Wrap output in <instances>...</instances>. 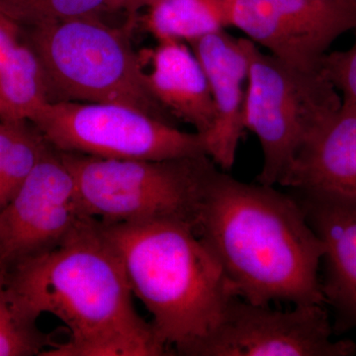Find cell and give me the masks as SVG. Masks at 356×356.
<instances>
[{
	"mask_svg": "<svg viewBox=\"0 0 356 356\" xmlns=\"http://www.w3.org/2000/svg\"><path fill=\"white\" fill-rule=\"evenodd\" d=\"M7 288L28 320L51 314L69 329V341L42 356L172 355L134 307L120 259L95 218L84 217L55 248L11 266Z\"/></svg>",
	"mask_w": 356,
	"mask_h": 356,
	"instance_id": "1",
	"label": "cell"
},
{
	"mask_svg": "<svg viewBox=\"0 0 356 356\" xmlns=\"http://www.w3.org/2000/svg\"><path fill=\"white\" fill-rule=\"evenodd\" d=\"M48 102L43 70L24 30L0 13V120L31 122Z\"/></svg>",
	"mask_w": 356,
	"mask_h": 356,
	"instance_id": "15",
	"label": "cell"
},
{
	"mask_svg": "<svg viewBox=\"0 0 356 356\" xmlns=\"http://www.w3.org/2000/svg\"><path fill=\"white\" fill-rule=\"evenodd\" d=\"M58 153L74 177L84 214L102 222L172 220L195 229L217 170L206 154L149 161Z\"/></svg>",
	"mask_w": 356,
	"mask_h": 356,
	"instance_id": "5",
	"label": "cell"
},
{
	"mask_svg": "<svg viewBox=\"0 0 356 356\" xmlns=\"http://www.w3.org/2000/svg\"><path fill=\"white\" fill-rule=\"evenodd\" d=\"M147 9L144 25L158 41L189 44L231 27L228 0H159Z\"/></svg>",
	"mask_w": 356,
	"mask_h": 356,
	"instance_id": "16",
	"label": "cell"
},
{
	"mask_svg": "<svg viewBox=\"0 0 356 356\" xmlns=\"http://www.w3.org/2000/svg\"><path fill=\"white\" fill-rule=\"evenodd\" d=\"M158 1L159 0H139L140 9L144 8V7L149 8V6H153V4Z\"/></svg>",
	"mask_w": 356,
	"mask_h": 356,
	"instance_id": "22",
	"label": "cell"
},
{
	"mask_svg": "<svg viewBox=\"0 0 356 356\" xmlns=\"http://www.w3.org/2000/svg\"><path fill=\"white\" fill-rule=\"evenodd\" d=\"M248 57L245 129L257 136L264 154L257 182L275 186L309 134L343 102L321 70L293 67L250 39Z\"/></svg>",
	"mask_w": 356,
	"mask_h": 356,
	"instance_id": "6",
	"label": "cell"
},
{
	"mask_svg": "<svg viewBox=\"0 0 356 356\" xmlns=\"http://www.w3.org/2000/svg\"><path fill=\"white\" fill-rule=\"evenodd\" d=\"M231 27L283 62L320 70L339 37L356 30V0H228Z\"/></svg>",
	"mask_w": 356,
	"mask_h": 356,
	"instance_id": "9",
	"label": "cell"
},
{
	"mask_svg": "<svg viewBox=\"0 0 356 356\" xmlns=\"http://www.w3.org/2000/svg\"><path fill=\"white\" fill-rule=\"evenodd\" d=\"M0 122H1V120H0Z\"/></svg>",
	"mask_w": 356,
	"mask_h": 356,
	"instance_id": "23",
	"label": "cell"
},
{
	"mask_svg": "<svg viewBox=\"0 0 356 356\" xmlns=\"http://www.w3.org/2000/svg\"><path fill=\"white\" fill-rule=\"evenodd\" d=\"M140 57L145 83L156 102L200 135L209 132L216 110L207 77L191 46L175 40L158 41Z\"/></svg>",
	"mask_w": 356,
	"mask_h": 356,
	"instance_id": "14",
	"label": "cell"
},
{
	"mask_svg": "<svg viewBox=\"0 0 356 356\" xmlns=\"http://www.w3.org/2000/svg\"><path fill=\"white\" fill-rule=\"evenodd\" d=\"M84 217L74 177L50 146L0 212V264L8 270L55 248Z\"/></svg>",
	"mask_w": 356,
	"mask_h": 356,
	"instance_id": "10",
	"label": "cell"
},
{
	"mask_svg": "<svg viewBox=\"0 0 356 356\" xmlns=\"http://www.w3.org/2000/svg\"><path fill=\"white\" fill-rule=\"evenodd\" d=\"M202 65L216 110L214 126L201 135L206 153L222 170H231L245 130L250 74L248 39L211 33L188 44Z\"/></svg>",
	"mask_w": 356,
	"mask_h": 356,
	"instance_id": "11",
	"label": "cell"
},
{
	"mask_svg": "<svg viewBox=\"0 0 356 356\" xmlns=\"http://www.w3.org/2000/svg\"><path fill=\"white\" fill-rule=\"evenodd\" d=\"M278 184L291 191L356 198V110L341 103L314 129Z\"/></svg>",
	"mask_w": 356,
	"mask_h": 356,
	"instance_id": "13",
	"label": "cell"
},
{
	"mask_svg": "<svg viewBox=\"0 0 356 356\" xmlns=\"http://www.w3.org/2000/svg\"><path fill=\"white\" fill-rule=\"evenodd\" d=\"M23 122H0V175L7 152L15 139Z\"/></svg>",
	"mask_w": 356,
	"mask_h": 356,
	"instance_id": "20",
	"label": "cell"
},
{
	"mask_svg": "<svg viewBox=\"0 0 356 356\" xmlns=\"http://www.w3.org/2000/svg\"><path fill=\"white\" fill-rule=\"evenodd\" d=\"M106 10H124L135 14L140 9L139 0H105Z\"/></svg>",
	"mask_w": 356,
	"mask_h": 356,
	"instance_id": "21",
	"label": "cell"
},
{
	"mask_svg": "<svg viewBox=\"0 0 356 356\" xmlns=\"http://www.w3.org/2000/svg\"><path fill=\"white\" fill-rule=\"evenodd\" d=\"M23 30L43 70L49 102L116 103L172 123L147 88L125 30L99 16Z\"/></svg>",
	"mask_w": 356,
	"mask_h": 356,
	"instance_id": "4",
	"label": "cell"
},
{
	"mask_svg": "<svg viewBox=\"0 0 356 356\" xmlns=\"http://www.w3.org/2000/svg\"><path fill=\"white\" fill-rule=\"evenodd\" d=\"M320 69L339 91L343 104L356 110V38L348 50L325 54Z\"/></svg>",
	"mask_w": 356,
	"mask_h": 356,
	"instance_id": "19",
	"label": "cell"
},
{
	"mask_svg": "<svg viewBox=\"0 0 356 356\" xmlns=\"http://www.w3.org/2000/svg\"><path fill=\"white\" fill-rule=\"evenodd\" d=\"M105 0H0V13L23 28L79 17L99 16Z\"/></svg>",
	"mask_w": 356,
	"mask_h": 356,
	"instance_id": "18",
	"label": "cell"
},
{
	"mask_svg": "<svg viewBox=\"0 0 356 356\" xmlns=\"http://www.w3.org/2000/svg\"><path fill=\"white\" fill-rule=\"evenodd\" d=\"M325 245L321 280L325 305L334 313V332L356 329V198L292 191Z\"/></svg>",
	"mask_w": 356,
	"mask_h": 356,
	"instance_id": "12",
	"label": "cell"
},
{
	"mask_svg": "<svg viewBox=\"0 0 356 356\" xmlns=\"http://www.w3.org/2000/svg\"><path fill=\"white\" fill-rule=\"evenodd\" d=\"M99 224L159 341L172 355H195L238 296L194 227L172 220Z\"/></svg>",
	"mask_w": 356,
	"mask_h": 356,
	"instance_id": "3",
	"label": "cell"
},
{
	"mask_svg": "<svg viewBox=\"0 0 356 356\" xmlns=\"http://www.w3.org/2000/svg\"><path fill=\"white\" fill-rule=\"evenodd\" d=\"M30 123L63 153L149 161L208 156L200 134L116 103L48 102Z\"/></svg>",
	"mask_w": 356,
	"mask_h": 356,
	"instance_id": "7",
	"label": "cell"
},
{
	"mask_svg": "<svg viewBox=\"0 0 356 356\" xmlns=\"http://www.w3.org/2000/svg\"><path fill=\"white\" fill-rule=\"evenodd\" d=\"M195 232L238 298L262 306L325 305L318 276L324 243L292 194L245 184L217 168Z\"/></svg>",
	"mask_w": 356,
	"mask_h": 356,
	"instance_id": "2",
	"label": "cell"
},
{
	"mask_svg": "<svg viewBox=\"0 0 356 356\" xmlns=\"http://www.w3.org/2000/svg\"><path fill=\"white\" fill-rule=\"evenodd\" d=\"M325 305L273 310L236 297L194 356H351L356 343L334 341Z\"/></svg>",
	"mask_w": 356,
	"mask_h": 356,
	"instance_id": "8",
	"label": "cell"
},
{
	"mask_svg": "<svg viewBox=\"0 0 356 356\" xmlns=\"http://www.w3.org/2000/svg\"><path fill=\"white\" fill-rule=\"evenodd\" d=\"M55 344L24 317L7 288V268L0 264V356H42Z\"/></svg>",
	"mask_w": 356,
	"mask_h": 356,
	"instance_id": "17",
	"label": "cell"
}]
</instances>
